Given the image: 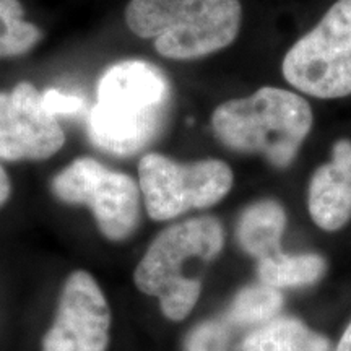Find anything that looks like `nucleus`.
<instances>
[{
  "instance_id": "14",
  "label": "nucleus",
  "mask_w": 351,
  "mask_h": 351,
  "mask_svg": "<svg viewBox=\"0 0 351 351\" xmlns=\"http://www.w3.org/2000/svg\"><path fill=\"white\" fill-rule=\"evenodd\" d=\"M283 306V296L280 289L269 285H254L244 288L234 298L228 311V319L236 326H263L275 319Z\"/></svg>"
},
{
  "instance_id": "4",
  "label": "nucleus",
  "mask_w": 351,
  "mask_h": 351,
  "mask_svg": "<svg viewBox=\"0 0 351 351\" xmlns=\"http://www.w3.org/2000/svg\"><path fill=\"white\" fill-rule=\"evenodd\" d=\"M225 243L219 221L199 217L176 223L153 241L135 269V285L145 295L160 298L161 311L171 320L186 319L200 296V280L189 278L186 267L208 262Z\"/></svg>"
},
{
  "instance_id": "15",
  "label": "nucleus",
  "mask_w": 351,
  "mask_h": 351,
  "mask_svg": "<svg viewBox=\"0 0 351 351\" xmlns=\"http://www.w3.org/2000/svg\"><path fill=\"white\" fill-rule=\"evenodd\" d=\"M23 15L19 0H0V59L26 54L41 39V32Z\"/></svg>"
},
{
  "instance_id": "16",
  "label": "nucleus",
  "mask_w": 351,
  "mask_h": 351,
  "mask_svg": "<svg viewBox=\"0 0 351 351\" xmlns=\"http://www.w3.org/2000/svg\"><path fill=\"white\" fill-rule=\"evenodd\" d=\"M230 332L221 322H205L191 333L187 351H228Z\"/></svg>"
},
{
  "instance_id": "11",
  "label": "nucleus",
  "mask_w": 351,
  "mask_h": 351,
  "mask_svg": "<svg viewBox=\"0 0 351 351\" xmlns=\"http://www.w3.org/2000/svg\"><path fill=\"white\" fill-rule=\"evenodd\" d=\"M287 215L278 202L261 200L247 207L238 223V239L243 249L251 256L262 258L282 252V241Z\"/></svg>"
},
{
  "instance_id": "19",
  "label": "nucleus",
  "mask_w": 351,
  "mask_h": 351,
  "mask_svg": "<svg viewBox=\"0 0 351 351\" xmlns=\"http://www.w3.org/2000/svg\"><path fill=\"white\" fill-rule=\"evenodd\" d=\"M337 351H351V322H350V326L346 327L343 335H341V340H340Z\"/></svg>"
},
{
  "instance_id": "5",
  "label": "nucleus",
  "mask_w": 351,
  "mask_h": 351,
  "mask_svg": "<svg viewBox=\"0 0 351 351\" xmlns=\"http://www.w3.org/2000/svg\"><path fill=\"white\" fill-rule=\"evenodd\" d=\"M283 77L319 99L351 95V0H337L309 33L289 47Z\"/></svg>"
},
{
  "instance_id": "13",
  "label": "nucleus",
  "mask_w": 351,
  "mask_h": 351,
  "mask_svg": "<svg viewBox=\"0 0 351 351\" xmlns=\"http://www.w3.org/2000/svg\"><path fill=\"white\" fill-rule=\"evenodd\" d=\"M326 262L314 254H274V256L258 261V278L261 283L280 288H300L313 285L322 276Z\"/></svg>"
},
{
  "instance_id": "8",
  "label": "nucleus",
  "mask_w": 351,
  "mask_h": 351,
  "mask_svg": "<svg viewBox=\"0 0 351 351\" xmlns=\"http://www.w3.org/2000/svg\"><path fill=\"white\" fill-rule=\"evenodd\" d=\"M111 309L96 280L73 271L60 293L54 322L44 337V351H106Z\"/></svg>"
},
{
  "instance_id": "7",
  "label": "nucleus",
  "mask_w": 351,
  "mask_h": 351,
  "mask_svg": "<svg viewBox=\"0 0 351 351\" xmlns=\"http://www.w3.org/2000/svg\"><path fill=\"white\" fill-rule=\"evenodd\" d=\"M52 192L70 205L91 208L101 232L121 241L134 232L140 218V187L124 173L93 158H78L52 179Z\"/></svg>"
},
{
  "instance_id": "2",
  "label": "nucleus",
  "mask_w": 351,
  "mask_h": 351,
  "mask_svg": "<svg viewBox=\"0 0 351 351\" xmlns=\"http://www.w3.org/2000/svg\"><path fill=\"white\" fill-rule=\"evenodd\" d=\"M313 122V109L302 96L275 86L226 101L212 116L219 142L236 152L261 153L276 168L291 165Z\"/></svg>"
},
{
  "instance_id": "10",
  "label": "nucleus",
  "mask_w": 351,
  "mask_h": 351,
  "mask_svg": "<svg viewBox=\"0 0 351 351\" xmlns=\"http://www.w3.org/2000/svg\"><path fill=\"white\" fill-rule=\"evenodd\" d=\"M309 213L319 228L337 231L351 218V142L333 145L332 161L315 171L309 184Z\"/></svg>"
},
{
  "instance_id": "6",
  "label": "nucleus",
  "mask_w": 351,
  "mask_h": 351,
  "mask_svg": "<svg viewBox=\"0 0 351 351\" xmlns=\"http://www.w3.org/2000/svg\"><path fill=\"white\" fill-rule=\"evenodd\" d=\"M138 187L150 218L165 221L225 199L232 187V173L219 160L176 163L163 155L148 153L138 165Z\"/></svg>"
},
{
  "instance_id": "1",
  "label": "nucleus",
  "mask_w": 351,
  "mask_h": 351,
  "mask_svg": "<svg viewBox=\"0 0 351 351\" xmlns=\"http://www.w3.org/2000/svg\"><path fill=\"white\" fill-rule=\"evenodd\" d=\"M169 103L171 85L163 70L147 60L117 62L99 78L88 135L99 150L135 155L163 129Z\"/></svg>"
},
{
  "instance_id": "3",
  "label": "nucleus",
  "mask_w": 351,
  "mask_h": 351,
  "mask_svg": "<svg viewBox=\"0 0 351 351\" xmlns=\"http://www.w3.org/2000/svg\"><path fill=\"white\" fill-rule=\"evenodd\" d=\"M243 20L239 0H130L125 21L132 33L153 39L158 54L191 60L225 49Z\"/></svg>"
},
{
  "instance_id": "12",
  "label": "nucleus",
  "mask_w": 351,
  "mask_h": 351,
  "mask_svg": "<svg viewBox=\"0 0 351 351\" xmlns=\"http://www.w3.org/2000/svg\"><path fill=\"white\" fill-rule=\"evenodd\" d=\"M326 337L309 330L293 317L271 319L257 327L241 345V351H328Z\"/></svg>"
},
{
  "instance_id": "17",
  "label": "nucleus",
  "mask_w": 351,
  "mask_h": 351,
  "mask_svg": "<svg viewBox=\"0 0 351 351\" xmlns=\"http://www.w3.org/2000/svg\"><path fill=\"white\" fill-rule=\"evenodd\" d=\"M41 99L44 108L52 116H73L83 111L85 108V99L78 95H69L62 93V91L51 88V90L41 93Z\"/></svg>"
},
{
  "instance_id": "18",
  "label": "nucleus",
  "mask_w": 351,
  "mask_h": 351,
  "mask_svg": "<svg viewBox=\"0 0 351 351\" xmlns=\"http://www.w3.org/2000/svg\"><path fill=\"white\" fill-rule=\"evenodd\" d=\"M8 197H10V181H8V176L0 166V207L5 204Z\"/></svg>"
},
{
  "instance_id": "9",
  "label": "nucleus",
  "mask_w": 351,
  "mask_h": 351,
  "mask_svg": "<svg viewBox=\"0 0 351 351\" xmlns=\"http://www.w3.org/2000/svg\"><path fill=\"white\" fill-rule=\"evenodd\" d=\"M65 143L59 121L44 108L41 93L21 82L0 91V160H46Z\"/></svg>"
}]
</instances>
